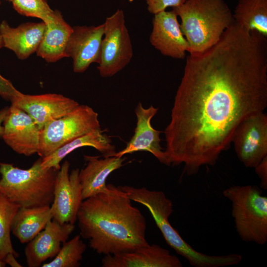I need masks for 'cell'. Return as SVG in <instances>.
Wrapping results in <instances>:
<instances>
[{"label":"cell","mask_w":267,"mask_h":267,"mask_svg":"<svg viewBox=\"0 0 267 267\" xmlns=\"http://www.w3.org/2000/svg\"><path fill=\"white\" fill-rule=\"evenodd\" d=\"M20 207L0 194V260L11 255L19 257L13 247L10 233L14 217Z\"/></svg>","instance_id":"obj_24"},{"label":"cell","mask_w":267,"mask_h":267,"mask_svg":"<svg viewBox=\"0 0 267 267\" xmlns=\"http://www.w3.org/2000/svg\"><path fill=\"white\" fill-rule=\"evenodd\" d=\"M173 10L180 18L188 52L192 55L202 53L215 45L234 22L224 0H187Z\"/></svg>","instance_id":"obj_3"},{"label":"cell","mask_w":267,"mask_h":267,"mask_svg":"<svg viewBox=\"0 0 267 267\" xmlns=\"http://www.w3.org/2000/svg\"><path fill=\"white\" fill-rule=\"evenodd\" d=\"M86 167L80 170L79 179L82 186V198L85 200L97 194L107 192L108 176L124 165L127 158L114 156L99 158V156H84Z\"/></svg>","instance_id":"obj_19"},{"label":"cell","mask_w":267,"mask_h":267,"mask_svg":"<svg viewBox=\"0 0 267 267\" xmlns=\"http://www.w3.org/2000/svg\"><path fill=\"white\" fill-rule=\"evenodd\" d=\"M2 125L1 137L14 151L26 156L38 154L41 130L27 113L11 104Z\"/></svg>","instance_id":"obj_11"},{"label":"cell","mask_w":267,"mask_h":267,"mask_svg":"<svg viewBox=\"0 0 267 267\" xmlns=\"http://www.w3.org/2000/svg\"><path fill=\"white\" fill-rule=\"evenodd\" d=\"M44 22L45 29L36 52L37 56L49 63L67 57L66 48L73 27L64 20L58 10H53Z\"/></svg>","instance_id":"obj_20"},{"label":"cell","mask_w":267,"mask_h":267,"mask_svg":"<svg viewBox=\"0 0 267 267\" xmlns=\"http://www.w3.org/2000/svg\"><path fill=\"white\" fill-rule=\"evenodd\" d=\"M45 29V24L43 21L25 23L12 27L3 20L0 23V35L3 47L13 51L18 58L24 60L36 52Z\"/></svg>","instance_id":"obj_18"},{"label":"cell","mask_w":267,"mask_h":267,"mask_svg":"<svg viewBox=\"0 0 267 267\" xmlns=\"http://www.w3.org/2000/svg\"><path fill=\"white\" fill-rule=\"evenodd\" d=\"M14 9L20 14L44 21L53 11L46 0H13Z\"/></svg>","instance_id":"obj_26"},{"label":"cell","mask_w":267,"mask_h":267,"mask_svg":"<svg viewBox=\"0 0 267 267\" xmlns=\"http://www.w3.org/2000/svg\"><path fill=\"white\" fill-rule=\"evenodd\" d=\"M233 17L247 31H256L267 38V0H239Z\"/></svg>","instance_id":"obj_23"},{"label":"cell","mask_w":267,"mask_h":267,"mask_svg":"<svg viewBox=\"0 0 267 267\" xmlns=\"http://www.w3.org/2000/svg\"><path fill=\"white\" fill-rule=\"evenodd\" d=\"M187 0H146L148 11L153 14L166 10L169 7H178Z\"/></svg>","instance_id":"obj_27"},{"label":"cell","mask_w":267,"mask_h":267,"mask_svg":"<svg viewBox=\"0 0 267 267\" xmlns=\"http://www.w3.org/2000/svg\"><path fill=\"white\" fill-rule=\"evenodd\" d=\"M52 220L50 206L20 207L11 225V232L21 243L34 238Z\"/></svg>","instance_id":"obj_22"},{"label":"cell","mask_w":267,"mask_h":267,"mask_svg":"<svg viewBox=\"0 0 267 267\" xmlns=\"http://www.w3.org/2000/svg\"><path fill=\"white\" fill-rule=\"evenodd\" d=\"M2 47H3V44L0 35V49ZM20 92L10 81L0 74V96L2 98L11 102Z\"/></svg>","instance_id":"obj_28"},{"label":"cell","mask_w":267,"mask_h":267,"mask_svg":"<svg viewBox=\"0 0 267 267\" xmlns=\"http://www.w3.org/2000/svg\"><path fill=\"white\" fill-rule=\"evenodd\" d=\"M5 266L6 264L4 262L0 260V267H4Z\"/></svg>","instance_id":"obj_31"},{"label":"cell","mask_w":267,"mask_h":267,"mask_svg":"<svg viewBox=\"0 0 267 267\" xmlns=\"http://www.w3.org/2000/svg\"><path fill=\"white\" fill-rule=\"evenodd\" d=\"M110 190L84 200L77 214L81 236L98 254L132 251L148 244L146 219L126 194L113 184Z\"/></svg>","instance_id":"obj_2"},{"label":"cell","mask_w":267,"mask_h":267,"mask_svg":"<svg viewBox=\"0 0 267 267\" xmlns=\"http://www.w3.org/2000/svg\"><path fill=\"white\" fill-rule=\"evenodd\" d=\"M239 160L254 168L267 156V115L264 112L252 115L235 129L232 138Z\"/></svg>","instance_id":"obj_9"},{"label":"cell","mask_w":267,"mask_h":267,"mask_svg":"<svg viewBox=\"0 0 267 267\" xmlns=\"http://www.w3.org/2000/svg\"><path fill=\"white\" fill-rule=\"evenodd\" d=\"M41 162L27 169L0 162V194L20 207L50 206L58 171L43 169Z\"/></svg>","instance_id":"obj_5"},{"label":"cell","mask_w":267,"mask_h":267,"mask_svg":"<svg viewBox=\"0 0 267 267\" xmlns=\"http://www.w3.org/2000/svg\"><path fill=\"white\" fill-rule=\"evenodd\" d=\"M0 3H1V2H0Z\"/></svg>","instance_id":"obj_33"},{"label":"cell","mask_w":267,"mask_h":267,"mask_svg":"<svg viewBox=\"0 0 267 267\" xmlns=\"http://www.w3.org/2000/svg\"><path fill=\"white\" fill-rule=\"evenodd\" d=\"M27 113L41 130L50 121L67 114L80 104L57 93L27 94L21 92L11 102Z\"/></svg>","instance_id":"obj_12"},{"label":"cell","mask_w":267,"mask_h":267,"mask_svg":"<svg viewBox=\"0 0 267 267\" xmlns=\"http://www.w3.org/2000/svg\"><path fill=\"white\" fill-rule=\"evenodd\" d=\"M130 198L147 208L168 245L191 266L223 267L240 263V257L238 254L208 255L197 251L184 241L169 222V218L174 212L173 205L163 191L149 190L146 187L134 188Z\"/></svg>","instance_id":"obj_4"},{"label":"cell","mask_w":267,"mask_h":267,"mask_svg":"<svg viewBox=\"0 0 267 267\" xmlns=\"http://www.w3.org/2000/svg\"><path fill=\"white\" fill-rule=\"evenodd\" d=\"M178 17L173 10L154 14L149 41L163 55L183 59L188 52V44Z\"/></svg>","instance_id":"obj_14"},{"label":"cell","mask_w":267,"mask_h":267,"mask_svg":"<svg viewBox=\"0 0 267 267\" xmlns=\"http://www.w3.org/2000/svg\"><path fill=\"white\" fill-rule=\"evenodd\" d=\"M87 245L80 235H77L63 243L54 259L50 262L44 263L42 267H79Z\"/></svg>","instance_id":"obj_25"},{"label":"cell","mask_w":267,"mask_h":267,"mask_svg":"<svg viewBox=\"0 0 267 267\" xmlns=\"http://www.w3.org/2000/svg\"><path fill=\"white\" fill-rule=\"evenodd\" d=\"M267 106V40L234 22L219 41L186 57L165 130L168 166L187 176L214 166L235 129Z\"/></svg>","instance_id":"obj_1"},{"label":"cell","mask_w":267,"mask_h":267,"mask_svg":"<svg viewBox=\"0 0 267 267\" xmlns=\"http://www.w3.org/2000/svg\"><path fill=\"white\" fill-rule=\"evenodd\" d=\"M70 164L64 161L58 171L54 196L50 205L52 219L61 223L74 224L83 201L79 169L69 173Z\"/></svg>","instance_id":"obj_10"},{"label":"cell","mask_w":267,"mask_h":267,"mask_svg":"<svg viewBox=\"0 0 267 267\" xmlns=\"http://www.w3.org/2000/svg\"><path fill=\"white\" fill-rule=\"evenodd\" d=\"M97 67L103 78L114 76L131 62L133 49L122 9L106 17Z\"/></svg>","instance_id":"obj_8"},{"label":"cell","mask_w":267,"mask_h":267,"mask_svg":"<svg viewBox=\"0 0 267 267\" xmlns=\"http://www.w3.org/2000/svg\"><path fill=\"white\" fill-rule=\"evenodd\" d=\"M75 228L74 224H61L51 220L45 228L27 243L24 253L29 267H39L48 259L54 258L63 243Z\"/></svg>","instance_id":"obj_16"},{"label":"cell","mask_w":267,"mask_h":267,"mask_svg":"<svg viewBox=\"0 0 267 267\" xmlns=\"http://www.w3.org/2000/svg\"><path fill=\"white\" fill-rule=\"evenodd\" d=\"M8 107H6L0 110V137L1 136L3 132V122L6 115Z\"/></svg>","instance_id":"obj_30"},{"label":"cell","mask_w":267,"mask_h":267,"mask_svg":"<svg viewBox=\"0 0 267 267\" xmlns=\"http://www.w3.org/2000/svg\"><path fill=\"white\" fill-rule=\"evenodd\" d=\"M99 129L101 128L98 113L88 105H79L41 130L38 154L45 157L64 144Z\"/></svg>","instance_id":"obj_7"},{"label":"cell","mask_w":267,"mask_h":267,"mask_svg":"<svg viewBox=\"0 0 267 267\" xmlns=\"http://www.w3.org/2000/svg\"><path fill=\"white\" fill-rule=\"evenodd\" d=\"M158 110V108L152 105L145 108L140 102H138L134 110L136 125L134 134L125 148L112 156L122 157L137 151H147L153 155L160 163L168 166L165 149L160 145L161 132L154 129L151 124V119Z\"/></svg>","instance_id":"obj_15"},{"label":"cell","mask_w":267,"mask_h":267,"mask_svg":"<svg viewBox=\"0 0 267 267\" xmlns=\"http://www.w3.org/2000/svg\"><path fill=\"white\" fill-rule=\"evenodd\" d=\"M89 146L100 152L103 157H111L116 152L112 140L101 129L92 132L77 138L59 147L49 155L42 158L41 167L44 169H53L58 171L63 159L79 148Z\"/></svg>","instance_id":"obj_21"},{"label":"cell","mask_w":267,"mask_h":267,"mask_svg":"<svg viewBox=\"0 0 267 267\" xmlns=\"http://www.w3.org/2000/svg\"><path fill=\"white\" fill-rule=\"evenodd\" d=\"M103 267H181L175 255L157 244H148L132 251L106 255L101 261Z\"/></svg>","instance_id":"obj_17"},{"label":"cell","mask_w":267,"mask_h":267,"mask_svg":"<svg viewBox=\"0 0 267 267\" xmlns=\"http://www.w3.org/2000/svg\"><path fill=\"white\" fill-rule=\"evenodd\" d=\"M8 0V1H9L10 2H12L13 0Z\"/></svg>","instance_id":"obj_32"},{"label":"cell","mask_w":267,"mask_h":267,"mask_svg":"<svg viewBox=\"0 0 267 267\" xmlns=\"http://www.w3.org/2000/svg\"><path fill=\"white\" fill-rule=\"evenodd\" d=\"M255 172L260 179V188L267 189V156L254 168Z\"/></svg>","instance_id":"obj_29"},{"label":"cell","mask_w":267,"mask_h":267,"mask_svg":"<svg viewBox=\"0 0 267 267\" xmlns=\"http://www.w3.org/2000/svg\"><path fill=\"white\" fill-rule=\"evenodd\" d=\"M231 203L236 231L246 242H267V197L257 185H233L222 192Z\"/></svg>","instance_id":"obj_6"},{"label":"cell","mask_w":267,"mask_h":267,"mask_svg":"<svg viewBox=\"0 0 267 267\" xmlns=\"http://www.w3.org/2000/svg\"><path fill=\"white\" fill-rule=\"evenodd\" d=\"M73 29L66 54L72 59L74 72L83 73L92 63L99 62L104 25L75 26Z\"/></svg>","instance_id":"obj_13"}]
</instances>
